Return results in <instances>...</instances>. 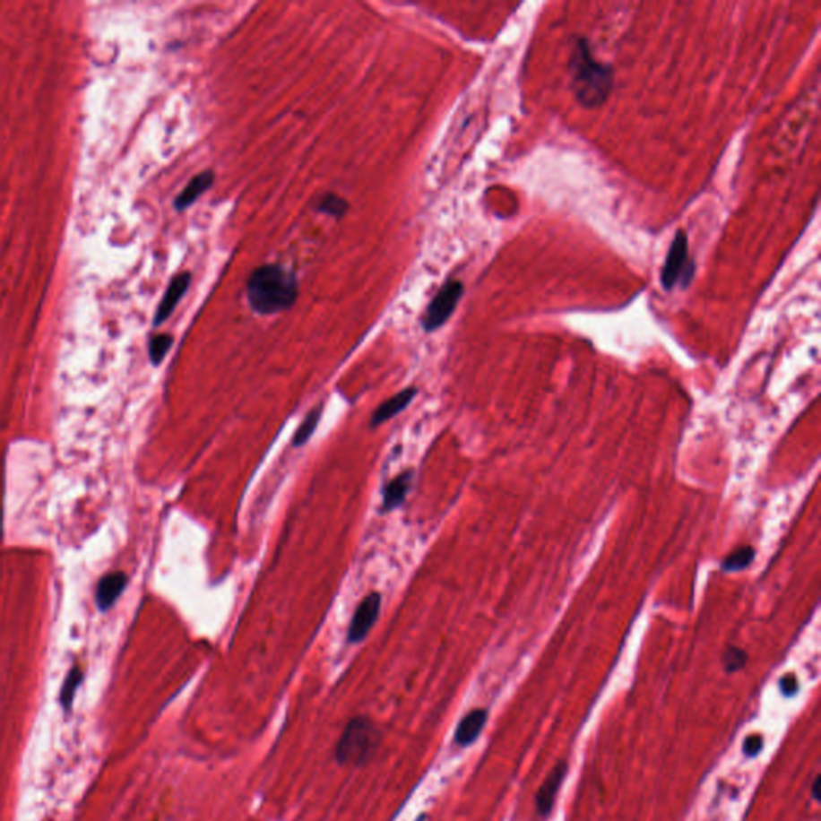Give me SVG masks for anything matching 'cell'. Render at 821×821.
I'll return each mask as SVG.
<instances>
[{
  "label": "cell",
  "instance_id": "cell-1",
  "mask_svg": "<svg viewBox=\"0 0 821 821\" xmlns=\"http://www.w3.org/2000/svg\"><path fill=\"white\" fill-rule=\"evenodd\" d=\"M298 281L286 266H259L247 280V298L252 310L259 315L284 312L296 304Z\"/></svg>",
  "mask_w": 821,
  "mask_h": 821
},
{
  "label": "cell",
  "instance_id": "cell-2",
  "mask_svg": "<svg viewBox=\"0 0 821 821\" xmlns=\"http://www.w3.org/2000/svg\"><path fill=\"white\" fill-rule=\"evenodd\" d=\"M571 91L583 107H601L613 89V68L595 60L586 39H578L570 58Z\"/></svg>",
  "mask_w": 821,
  "mask_h": 821
},
{
  "label": "cell",
  "instance_id": "cell-3",
  "mask_svg": "<svg viewBox=\"0 0 821 821\" xmlns=\"http://www.w3.org/2000/svg\"><path fill=\"white\" fill-rule=\"evenodd\" d=\"M379 730L367 717H355L343 729L335 746V759L342 765H363L379 748Z\"/></svg>",
  "mask_w": 821,
  "mask_h": 821
},
{
  "label": "cell",
  "instance_id": "cell-4",
  "mask_svg": "<svg viewBox=\"0 0 821 821\" xmlns=\"http://www.w3.org/2000/svg\"><path fill=\"white\" fill-rule=\"evenodd\" d=\"M695 274V264L688 257V238L685 231L678 229L674 241L670 243L668 257L662 265L661 284L666 290H672L680 282L688 286Z\"/></svg>",
  "mask_w": 821,
  "mask_h": 821
},
{
  "label": "cell",
  "instance_id": "cell-5",
  "mask_svg": "<svg viewBox=\"0 0 821 821\" xmlns=\"http://www.w3.org/2000/svg\"><path fill=\"white\" fill-rule=\"evenodd\" d=\"M462 294H464V284L456 280L446 282L441 288L440 292L428 305L424 320H422V326L427 333H434L449 320V316L456 310Z\"/></svg>",
  "mask_w": 821,
  "mask_h": 821
},
{
  "label": "cell",
  "instance_id": "cell-6",
  "mask_svg": "<svg viewBox=\"0 0 821 821\" xmlns=\"http://www.w3.org/2000/svg\"><path fill=\"white\" fill-rule=\"evenodd\" d=\"M381 593H369L363 601L358 605L355 615L351 618L350 627L347 632V639L350 644H359L366 639V635L373 629L374 624L379 618L381 611Z\"/></svg>",
  "mask_w": 821,
  "mask_h": 821
},
{
  "label": "cell",
  "instance_id": "cell-7",
  "mask_svg": "<svg viewBox=\"0 0 821 821\" xmlns=\"http://www.w3.org/2000/svg\"><path fill=\"white\" fill-rule=\"evenodd\" d=\"M566 768H568L566 762H558L556 767L550 770V773L544 780L540 791L536 792V800H534L536 802V812L540 817H548L552 812V807L556 804L557 794L560 791L563 778L566 775Z\"/></svg>",
  "mask_w": 821,
  "mask_h": 821
},
{
  "label": "cell",
  "instance_id": "cell-8",
  "mask_svg": "<svg viewBox=\"0 0 821 821\" xmlns=\"http://www.w3.org/2000/svg\"><path fill=\"white\" fill-rule=\"evenodd\" d=\"M190 273L177 274L176 278L170 281L168 290H166V294L162 297L160 307H158L156 316H154V326H160L172 315V312L176 310L177 305L185 296V292L190 288Z\"/></svg>",
  "mask_w": 821,
  "mask_h": 821
},
{
  "label": "cell",
  "instance_id": "cell-9",
  "mask_svg": "<svg viewBox=\"0 0 821 821\" xmlns=\"http://www.w3.org/2000/svg\"><path fill=\"white\" fill-rule=\"evenodd\" d=\"M125 586H127V575L121 571L109 573L101 579L97 587V592H95V601H97L99 611H108L111 609L116 601L119 599V595L124 592Z\"/></svg>",
  "mask_w": 821,
  "mask_h": 821
},
{
  "label": "cell",
  "instance_id": "cell-10",
  "mask_svg": "<svg viewBox=\"0 0 821 821\" xmlns=\"http://www.w3.org/2000/svg\"><path fill=\"white\" fill-rule=\"evenodd\" d=\"M412 479H414V471H406L403 473H400L392 481H388L387 487L384 488L382 514H387V512L398 509L403 504L406 496L410 493V487H412Z\"/></svg>",
  "mask_w": 821,
  "mask_h": 821
},
{
  "label": "cell",
  "instance_id": "cell-11",
  "mask_svg": "<svg viewBox=\"0 0 821 821\" xmlns=\"http://www.w3.org/2000/svg\"><path fill=\"white\" fill-rule=\"evenodd\" d=\"M416 395H418V388L410 387L388 398L387 402H384L377 410H374L371 427L382 426L384 422L395 418L396 414H400L404 408H408V404L414 400Z\"/></svg>",
  "mask_w": 821,
  "mask_h": 821
},
{
  "label": "cell",
  "instance_id": "cell-12",
  "mask_svg": "<svg viewBox=\"0 0 821 821\" xmlns=\"http://www.w3.org/2000/svg\"><path fill=\"white\" fill-rule=\"evenodd\" d=\"M488 714L485 709H473L459 722L454 739L459 746H471L487 725Z\"/></svg>",
  "mask_w": 821,
  "mask_h": 821
},
{
  "label": "cell",
  "instance_id": "cell-13",
  "mask_svg": "<svg viewBox=\"0 0 821 821\" xmlns=\"http://www.w3.org/2000/svg\"><path fill=\"white\" fill-rule=\"evenodd\" d=\"M213 178H215V174L212 170H204L198 176L193 177L191 182L183 188L182 193L174 201L177 211L188 209L196 199L201 198L205 191L212 186Z\"/></svg>",
  "mask_w": 821,
  "mask_h": 821
},
{
  "label": "cell",
  "instance_id": "cell-14",
  "mask_svg": "<svg viewBox=\"0 0 821 821\" xmlns=\"http://www.w3.org/2000/svg\"><path fill=\"white\" fill-rule=\"evenodd\" d=\"M82 680H84V672L81 670V666H77V664L73 666L68 672V676L65 678L63 688H61L60 703L63 709L69 711L73 707L77 688H79V685L82 684Z\"/></svg>",
  "mask_w": 821,
  "mask_h": 821
},
{
  "label": "cell",
  "instance_id": "cell-15",
  "mask_svg": "<svg viewBox=\"0 0 821 821\" xmlns=\"http://www.w3.org/2000/svg\"><path fill=\"white\" fill-rule=\"evenodd\" d=\"M321 414H323V404L316 406L315 410L307 414L304 422L297 428L296 435H294V440H292L294 448H300V446H304L307 441L310 440V436L315 434L316 427L320 424Z\"/></svg>",
  "mask_w": 821,
  "mask_h": 821
},
{
  "label": "cell",
  "instance_id": "cell-16",
  "mask_svg": "<svg viewBox=\"0 0 821 821\" xmlns=\"http://www.w3.org/2000/svg\"><path fill=\"white\" fill-rule=\"evenodd\" d=\"M316 211L327 213V215H331L334 219H342L343 215L349 211V203L341 198V196L334 194V193H326L316 203Z\"/></svg>",
  "mask_w": 821,
  "mask_h": 821
},
{
  "label": "cell",
  "instance_id": "cell-17",
  "mask_svg": "<svg viewBox=\"0 0 821 821\" xmlns=\"http://www.w3.org/2000/svg\"><path fill=\"white\" fill-rule=\"evenodd\" d=\"M754 557H756V550L749 546H745V548H739L735 552H731L730 556L725 557L721 566L723 571L745 570L753 563Z\"/></svg>",
  "mask_w": 821,
  "mask_h": 821
},
{
  "label": "cell",
  "instance_id": "cell-18",
  "mask_svg": "<svg viewBox=\"0 0 821 821\" xmlns=\"http://www.w3.org/2000/svg\"><path fill=\"white\" fill-rule=\"evenodd\" d=\"M174 343V337L169 334L154 335L150 341V359L154 366L160 365Z\"/></svg>",
  "mask_w": 821,
  "mask_h": 821
},
{
  "label": "cell",
  "instance_id": "cell-19",
  "mask_svg": "<svg viewBox=\"0 0 821 821\" xmlns=\"http://www.w3.org/2000/svg\"><path fill=\"white\" fill-rule=\"evenodd\" d=\"M723 668L729 672V674H733V672H738V670H743L748 662V654H746L745 650L738 648V646H729L723 653Z\"/></svg>",
  "mask_w": 821,
  "mask_h": 821
},
{
  "label": "cell",
  "instance_id": "cell-20",
  "mask_svg": "<svg viewBox=\"0 0 821 821\" xmlns=\"http://www.w3.org/2000/svg\"><path fill=\"white\" fill-rule=\"evenodd\" d=\"M762 745H764V738L761 735H749V737L745 739V746H743V751H745L748 757H754L757 754L761 753Z\"/></svg>",
  "mask_w": 821,
  "mask_h": 821
},
{
  "label": "cell",
  "instance_id": "cell-21",
  "mask_svg": "<svg viewBox=\"0 0 821 821\" xmlns=\"http://www.w3.org/2000/svg\"><path fill=\"white\" fill-rule=\"evenodd\" d=\"M780 687H782V692H783L786 696H791V695L798 692V678L791 676V674H788V676H784L783 678H782Z\"/></svg>",
  "mask_w": 821,
  "mask_h": 821
},
{
  "label": "cell",
  "instance_id": "cell-22",
  "mask_svg": "<svg viewBox=\"0 0 821 821\" xmlns=\"http://www.w3.org/2000/svg\"><path fill=\"white\" fill-rule=\"evenodd\" d=\"M818 786H820V778L817 776L814 782V788H812V794H814V798L817 799V800H820V792H818Z\"/></svg>",
  "mask_w": 821,
  "mask_h": 821
}]
</instances>
